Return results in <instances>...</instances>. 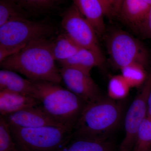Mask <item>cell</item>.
Here are the masks:
<instances>
[{
	"label": "cell",
	"instance_id": "24",
	"mask_svg": "<svg viewBox=\"0 0 151 151\" xmlns=\"http://www.w3.org/2000/svg\"><path fill=\"white\" fill-rule=\"evenodd\" d=\"M137 33L143 39H151V6Z\"/></svg>",
	"mask_w": 151,
	"mask_h": 151
},
{
	"label": "cell",
	"instance_id": "19",
	"mask_svg": "<svg viewBox=\"0 0 151 151\" xmlns=\"http://www.w3.org/2000/svg\"><path fill=\"white\" fill-rule=\"evenodd\" d=\"M29 17L15 1H0V26L9 22L28 19Z\"/></svg>",
	"mask_w": 151,
	"mask_h": 151
},
{
	"label": "cell",
	"instance_id": "17",
	"mask_svg": "<svg viewBox=\"0 0 151 151\" xmlns=\"http://www.w3.org/2000/svg\"><path fill=\"white\" fill-rule=\"evenodd\" d=\"M81 48L65 33L60 35L53 41L52 53L55 60L62 62L70 58Z\"/></svg>",
	"mask_w": 151,
	"mask_h": 151
},
{
	"label": "cell",
	"instance_id": "1",
	"mask_svg": "<svg viewBox=\"0 0 151 151\" xmlns=\"http://www.w3.org/2000/svg\"><path fill=\"white\" fill-rule=\"evenodd\" d=\"M52 46L53 41L48 39L34 41L0 63L1 67L21 73L31 81L60 84L62 78L55 65Z\"/></svg>",
	"mask_w": 151,
	"mask_h": 151
},
{
	"label": "cell",
	"instance_id": "3",
	"mask_svg": "<svg viewBox=\"0 0 151 151\" xmlns=\"http://www.w3.org/2000/svg\"><path fill=\"white\" fill-rule=\"evenodd\" d=\"M122 113V105L110 98L87 103L72 130V137L108 139L120 124Z\"/></svg>",
	"mask_w": 151,
	"mask_h": 151
},
{
	"label": "cell",
	"instance_id": "18",
	"mask_svg": "<svg viewBox=\"0 0 151 151\" xmlns=\"http://www.w3.org/2000/svg\"><path fill=\"white\" fill-rule=\"evenodd\" d=\"M16 2L29 17L48 13L56 8L62 1L58 0H17Z\"/></svg>",
	"mask_w": 151,
	"mask_h": 151
},
{
	"label": "cell",
	"instance_id": "14",
	"mask_svg": "<svg viewBox=\"0 0 151 151\" xmlns=\"http://www.w3.org/2000/svg\"><path fill=\"white\" fill-rule=\"evenodd\" d=\"M9 90L34 97L35 86L33 81L25 79L12 70H0V91Z\"/></svg>",
	"mask_w": 151,
	"mask_h": 151
},
{
	"label": "cell",
	"instance_id": "6",
	"mask_svg": "<svg viewBox=\"0 0 151 151\" xmlns=\"http://www.w3.org/2000/svg\"><path fill=\"white\" fill-rule=\"evenodd\" d=\"M107 47L111 62L120 70L133 63L140 64L146 68L149 65L147 49L127 32L116 30L111 32L107 39Z\"/></svg>",
	"mask_w": 151,
	"mask_h": 151
},
{
	"label": "cell",
	"instance_id": "11",
	"mask_svg": "<svg viewBox=\"0 0 151 151\" xmlns=\"http://www.w3.org/2000/svg\"><path fill=\"white\" fill-rule=\"evenodd\" d=\"M2 117L10 127L16 128L30 129L46 126L64 127L52 119L41 105Z\"/></svg>",
	"mask_w": 151,
	"mask_h": 151
},
{
	"label": "cell",
	"instance_id": "5",
	"mask_svg": "<svg viewBox=\"0 0 151 151\" xmlns=\"http://www.w3.org/2000/svg\"><path fill=\"white\" fill-rule=\"evenodd\" d=\"M9 127L19 151H58L70 140L72 136V131L64 127Z\"/></svg>",
	"mask_w": 151,
	"mask_h": 151
},
{
	"label": "cell",
	"instance_id": "22",
	"mask_svg": "<svg viewBox=\"0 0 151 151\" xmlns=\"http://www.w3.org/2000/svg\"><path fill=\"white\" fill-rule=\"evenodd\" d=\"M151 147V118L147 117L139 128L133 151H150Z\"/></svg>",
	"mask_w": 151,
	"mask_h": 151
},
{
	"label": "cell",
	"instance_id": "8",
	"mask_svg": "<svg viewBox=\"0 0 151 151\" xmlns=\"http://www.w3.org/2000/svg\"><path fill=\"white\" fill-rule=\"evenodd\" d=\"M151 91V67L142 87L128 109L125 119V135L119 151H132L137 133L146 117L147 102Z\"/></svg>",
	"mask_w": 151,
	"mask_h": 151
},
{
	"label": "cell",
	"instance_id": "9",
	"mask_svg": "<svg viewBox=\"0 0 151 151\" xmlns=\"http://www.w3.org/2000/svg\"><path fill=\"white\" fill-rule=\"evenodd\" d=\"M123 0H75L77 8L94 30L97 36L105 32V18L119 15Z\"/></svg>",
	"mask_w": 151,
	"mask_h": 151
},
{
	"label": "cell",
	"instance_id": "20",
	"mask_svg": "<svg viewBox=\"0 0 151 151\" xmlns=\"http://www.w3.org/2000/svg\"><path fill=\"white\" fill-rule=\"evenodd\" d=\"M122 75L130 88H137L144 84L147 78L146 68L137 63H133L122 68Z\"/></svg>",
	"mask_w": 151,
	"mask_h": 151
},
{
	"label": "cell",
	"instance_id": "15",
	"mask_svg": "<svg viewBox=\"0 0 151 151\" xmlns=\"http://www.w3.org/2000/svg\"><path fill=\"white\" fill-rule=\"evenodd\" d=\"M105 59L86 49L80 48L73 56L59 62L62 67L73 68L90 73L92 68L101 67Z\"/></svg>",
	"mask_w": 151,
	"mask_h": 151
},
{
	"label": "cell",
	"instance_id": "12",
	"mask_svg": "<svg viewBox=\"0 0 151 151\" xmlns=\"http://www.w3.org/2000/svg\"><path fill=\"white\" fill-rule=\"evenodd\" d=\"M151 6L150 0H124L118 16L124 23L138 33Z\"/></svg>",
	"mask_w": 151,
	"mask_h": 151
},
{
	"label": "cell",
	"instance_id": "23",
	"mask_svg": "<svg viewBox=\"0 0 151 151\" xmlns=\"http://www.w3.org/2000/svg\"><path fill=\"white\" fill-rule=\"evenodd\" d=\"M0 151H19L9 126L2 116H0Z\"/></svg>",
	"mask_w": 151,
	"mask_h": 151
},
{
	"label": "cell",
	"instance_id": "10",
	"mask_svg": "<svg viewBox=\"0 0 151 151\" xmlns=\"http://www.w3.org/2000/svg\"><path fill=\"white\" fill-rule=\"evenodd\" d=\"M59 71L66 89L86 103L103 98L98 85L91 77L90 73L68 67H62Z\"/></svg>",
	"mask_w": 151,
	"mask_h": 151
},
{
	"label": "cell",
	"instance_id": "21",
	"mask_svg": "<svg viewBox=\"0 0 151 151\" xmlns=\"http://www.w3.org/2000/svg\"><path fill=\"white\" fill-rule=\"evenodd\" d=\"M130 88L122 75L113 76L108 82V96L115 101L123 100L128 96Z\"/></svg>",
	"mask_w": 151,
	"mask_h": 151
},
{
	"label": "cell",
	"instance_id": "7",
	"mask_svg": "<svg viewBox=\"0 0 151 151\" xmlns=\"http://www.w3.org/2000/svg\"><path fill=\"white\" fill-rule=\"evenodd\" d=\"M61 25L65 33L79 47L104 58L97 34L74 4L63 14Z\"/></svg>",
	"mask_w": 151,
	"mask_h": 151
},
{
	"label": "cell",
	"instance_id": "2",
	"mask_svg": "<svg viewBox=\"0 0 151 151\" xmlns=\"http://www.w3.org/2000/svg\"><path fill=\"white\" fill-rule=\"evenodd\" d=\"M33 81L35 98L44 110L55 121L72 131L87 103L60 84Z\"/></svg>",
	"mask_w": 151,
	"mask_h": 151
},
{
	"label": "cell",
	"instance_id": "4",
	"mask_svg": "<svg viewBox=\"0 0 151 151\" xmlns=\"http://www.w3.org/2000/svg\"><path fill=\"white\" fill-rule=\"evenodd\" d=\"M54 32L47 22L28 19L12 21L0 26V63L32 42L48 39Z\"/></svg>",
	"mask_w": 151,
	"mask_h": 151
},
{
	"label": "cell",
	"instance_id": "25",
	"mask_svg": "<svg viewBox=\"0 0 151 151\" xmlns=\"http://www.w3.org/2000/svg\"><path fill=\"white\" fill-rule=\"evenodd\" d=\"M147 116L151 118V91L148 99Z\"/></svg>",
	"mask_w": 151,
	"mask_h": 151
},
{
	"label": "cell",
	"instance_id": "13",
	"mask_svg": "<svg viewBox=\"0 0 151 151\" xmlns=\"http://www.w3.org/2000/svg\"><path fill=\"white\" fill-rule=\"evenodd\" d=\"M41 105L34 97L17 92L3 90L0 91V114L5 116Z\"/></svg>",
	"mask_w": 151,
	"mask_h": 151
},
{
	"label": "cell",
	"instance_id": "16",
	"mask_svg": "<svg viewBox=\"0 0 151 151\" xmlns=\"http://www.w3.org/2000/svg\"><path fill=\"white\" fill-rule=\"evenodd\" d=\"M113 144L108 139L72 137L58 151H114Z\"/></svg>",
	"mask_w": 151,
	"mask_h": 151
}]
</instances>
